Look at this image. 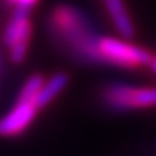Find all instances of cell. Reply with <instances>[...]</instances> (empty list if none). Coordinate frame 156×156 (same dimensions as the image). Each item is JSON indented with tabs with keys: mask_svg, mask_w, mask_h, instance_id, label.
I'll use <instances>...</instances> for the list:
<instances>
[{
	"mask_svg": "<svg viewBox=\"0 0 156 156\" xmlns=\"http://www.w3.org/2000/svg\"><path fill=\"white\" fill-rule=\"evenodd\" d=\"M55 38L74 58L85 62H99L97 43L100 35L94 32L87 17L73 6H56L50 17Z\"/></svg>",
	"mask_w": 156,
	"mask_h": 156,
	"instance_id": "obj_1",
	"label": "cell"
},
{
	"mask_svg": "<svg viewBox=\"0 0 156 156\" xmlns=\"http://www.w3.org/2000/svg\"><path fill=\"white\" fill-rule=\"evenodd\" d=\"M97 59L100 64H111L121 68H140L150 65L153 55L123 37H100L97 43Z\"/></svg>",
	"mask_w": 156,
	"mask_h": 156,
	"instance_id": "obj_2",
	"label": "cell"
},
{
	"mask_svg": "<svg viewBox=\"0 0 156 156\" xmlns=\"http://www.w3.org/2000/svg\"><path fill=\"white\" fill-rule=\"evenodd\" d=\"M103 102L115 111L156 108V87H130L123 83L108 85L102 93Z\"/></svg>",
	"mask_w": 156,
	"mask_h": 156,
	"instance_id": "obj_3",
	"label": "cell"
},
{
	"mask_svg": "<svg viewBox=\"0 0 156 156\" xmlns=\"http://www.w3.org/2000/svg\"><path fill=\"white\" fill-rule=\"evenodd\" d=\"M30 38H32L30 11L23 8H14L3 30V43L9 52V59L14 64H21L26 59Z\"/></svg>",
	"mask_w": 156,
	"mask_h": 156,
	"instance_id": "obj_4",
	"label": "cell"
},
{
	"mask_svg": "<svg viewBox=\"0 0 156 156\" xmlns=\"http://www.w3.org/2000/svg\"><path fill=\"white\" fill-rule=\"evenodd\" d=\"M38 108L32 100H18L0 118V136L15 138L26 132L38 114Z\"/></svg>",
	"mask_w": 156,
	"mask_h": 156,
	"instance_id": "obj_5",
	"label": "cell"
},
{
	"mask_svg": "<svg viewBox=\"0 0 156 156\" xmlns=\"http://www.w3.org/2000/svg\"><path fill=\"white\" fill-rule=\"evenodd\" d=\"M105 11L114 24L115 30L120 37L126 40H132L135 37V26L130 18V14L124 5V0H102Z\"/></svg>",
	"mask_w": 156,
	"mask_h": 156,
	"instance_id": "obj_6",
	"label": "cell"
},
{
	"mask_svg": "<svg viewBox=\"0 0 156 156\" xmlns=\"http://www.w3.org/2000/svg\"><path fill=\"white\" fill-rule=\"evenodd\" d=\"M68 82H70V77H68V74L64 73V71H59V73L52 74L49 79L44 80L41 90L38 91V94H37V97H35V100H34L35 106H37L38 109H43V108H46L47 105H50L53 100L67 88Z\"/></svg>",
	"mask_w": 156,
	"mask_h": 156,
	"instance_id": "obj_7",
	"label": "cell"
},
{
	"mask_svg": "<svg viewBox=\"0 0 156 156\" xmlns=\"http://www.w3.org/2000/svg\"><path fill=\"white\" fill-rule=\"evenodd\" d=\"M44 77L41 76V74H32L24 83H23V87H21V90H20V93H18V100H35V97H37V94H38V91L41 90V87H43V83H44Z\"/></svg>",
	"mask_w": 156,
	"mask_h": 156,
	"instance_id": "obj_8",
	"label": "cell"
},
{
	"mask_svg": "<svg viewBox=\"0 0 156 156\" xmlns=\"http://www.w3.org/2000/svg\"><path fill=\"white\" fill-rule=\"evenodd\" d=\"M6 3L12 5L14 8H23V9H29L32 11V8L40 2V0H5Z\"/></svg>",
	"mask_w": 156,
	"mask_h": 156,
	"instance_id": "obj_9",
	"label": "cell"
},
{
	"mask_svg": "<svg viewBox=\"0 0 156 156\" xmlns=\"http://www.w3.org/2000/svg\"><path fill=\"white\" fill-rule=\"evenodd\" d=\"M150 68H152V71L156 73V56H153V59H152V62H150V65H149Z\"/></svg>",
	"mask_w": 156,
	"mask_h": 156,
	"instance_id": "obj_10",
	"label": "cell"
}]
</instances>
